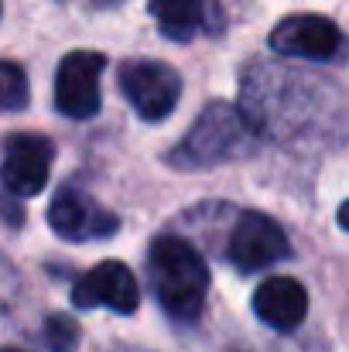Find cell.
I'll list each match as a JSON object with an SVG mask.
<instances>
[{"label":"cell","instance_id":"obj_1","mask_svg":"<svg viewBox=\"0 0 349 352\" xmlns=\"http://www.w3.org/2000/svg\"><path fill=\"white\" fill-rule=\"evenodd\" d=\"M147 277L158 305L182 325L195 322L209 294V267L199 250L178 236H158L147 253Z\"/></svg>","mask_w":349,"mask_h":352},{"label":"cell","instance_id":"obj_2","mask_svg":"<svg viewBox=\"0 0 349 352\" xmlns=\"http://www.w3.org/2000/svg\"><path fill=\"white\" fill-rule=\"evenodd\" d=\"M246 130L250 120L243 117L230 103H209L199 120L192 123V130L168 151V164L175 171H202V168H216L220 161H230L233 154L246 151Z\"/></svg>","mask_w":349,"mask_h":352},{"label":"cell","instance_id":"obj_3","mask_svg":"<svg viewBox=\"0 0 349 352\" xmlns=\"http://www.w3.org/2000/svg\"><path fill=\"white\" fill-rule=\"evenodd\" d=\"M120 89L137 117L147 120V123H158L175 110V103L182 96V79L165 62L137 58V62H127L120 69Z\"/></svg>","mask_w":349,"mask_h":352},{"label":"cell","instance_id":"obj_4","mask_svg":"<svg viewBox=\"0 0 349 352\" xmlns=\"http://www.w3.org/2000/svg\"><path fill=\"white\" fill-rule=\"evenodd\" d=\"M226 256L240 274H257L264 267H274L281 260L291 256V243L284 230L264 216V212H240L236 226L230 233V246Z\"/></svg>","mask_w":349,"mask_h":352},{"label":"cell","instance_id":"obj_5","mask_svg":"<svg viewBox=\"0 0 349 352\" xmlns=\"http://www.w3.org/2000/svg\"><path fill=\"white\" fill-rule=\"evenodd\" d=\"M107 58L100 52H69L55 72V107L69 120L100 113V76Z\"/></svg>","mask_w":349,"mask_h":352},{"label":"cell","instance_id":"obj_6","mask_svg":"<svg viewBox=\"0 0 349 352\" xmlns=\"http://www.w3.org/2000/svg\"><path fill=\"white\" fill-rule=\"evenodd\" d=\"M271 48L277 55L308 58V62H329L343 48V31L319 14H291L271 31Z\"/></svg>","mask_w":349,"mask_h":352},{"label":"cell","instance_id":"obj_7","mask_svg":"<svg viewBox=\"0 0 349 352\" xmlns=\"http://www.w3.org/2000/svg\"><path fill=\"white\" fill-rule=\"evenodd\" d=\"M72 305L76 308H110L116 315H130L140 305V291H137V277L130 274V267H123L120 260H103L93 270H86L76 287H72Z\"/></svg>","mask_w":349,"mask_h":352},{"label":"cell","instance_id":"obj_8","mask_svg":"<svg viewBox=\"0 0 349 352\" xmlns=\"http://www.w3.org/2000/svg\"><path fill=\"white\" fill-rule=\"evenodd\" d=\"M48 226L69 243H89V239H107L120 230L116 216L110 209H103L100 202H93L89 195L76 192V188H62L52 199L48 209Z\"/></svg>","mask_w":349,"mask_h":352},{"label":"cell","instance_id":"obj_9","mask_svg":"<svg viewBox=\"0 0 349 352\" xmlns=\"http://www.w3.org/2000/svg\"><path fill=\"white\" fill-rule=\"evenodd\" d=\"M52 140L38 137V133H14L7 137L3 147V185L10 195H38L48 185V171H52Z\"/></svg>","mask_w":349,"mask_h":352},{"label":"cell","instance_id":"obj_10","mask_svg":"<svg viewBox=\"0 0 349 352\" xmlns=\"http://www.w3.org/2000/svg\"><path fill=\"white\" fill-rule=\"evenodd\" d=\"M147 10L171 41H192L223 28V10L216 0H151Z\"/></svg>","mask_w":349,"mask_h":352},{"label":"cell","instance_id":"obj_11","mask_svg":"<svg viewBox=\"0 0 349 352\" xmlns=\"http://www.w3.org/2000/svg\"><path fill=\"white\" fill-rule=\"evenodd\" d=\"M253 315L274 332H295L308 315V294L295 277H267L253 291Z\"/></svg>","mask_w":349,"mask_h":352},{"label":"cell","instance_id":"obj_12","mask_svg":"<svg viewBox=\"0 0 349 352\" xmlns=\"http://www.w3.org/2000/svg\"><path fill=\"white\" fill-rule=\"evenodd\" d=\"M0 100H3V110H21L28 103V76L17 62L0 65Z\"/></svg>","mask_w":349,"mask_h":352},{"label":"cell","instance_id":"obj_13","mask_svg":"<svg viewBox=\"0 0 349 352\" xmlns=\"http://www.w3.org/2000/svg\"><path fill=\"white\" fill-rule=\"evenodd\" d=\"M41 339H45V346L52 352H72L76 342H79V329H76L72 318L52 315V318L45 322V329H41Z\"/></svg>","mask_w":349,"mask_h":352},{"label":"cell","instance_id":"obj_14","mask_svg":"<svg viewBox=\"0 0 349 352\" xmlns=\"http://www.w3.org/2000/svg\"><path fill=\"white\" fill-rule=\"evenodd\" d=\"M339 226L349 233V202H343V206H339Z\"/></svg>","mask_w":349,"mask_h":352},{"label":"cell","instance_id":"obj_15","mask_svg":"<svg viewBox=\"0 0 349 352\" xmlns=\"http://www.w3.org/2000/svg\"><path fill=\"white\" fill-rule=\"evenodd\" d=\"M110 352H140V349H127V346H120V349H110Z\"/></svg>","mask_w":349,"mask_h":352},{"label":"cell","instance_id":"obj_16","mask_svg":"<svg viewBox=\"0 0 349 352\" xmlns=\"http://www.w3.org/2000/svg\"><path fill=\"white\" fill-rule=\"evenodd\" d=\"M100 3H114V0H100Z\"/></svg>","mask_w":349,"mask_h":352},{"label":"cell","instance_id":"obj_17","mask_svg":"<svg viewBox=\"0 0 349 352\" xmlns=\"http://www.w3.org/2000/svg\"><path fill=\"white\" fill-rule=\"evenodd\" d=\"M7 352H17V349H7Z\"/></svg>","mask_w":349,"mask_h":352}]
</instances>
